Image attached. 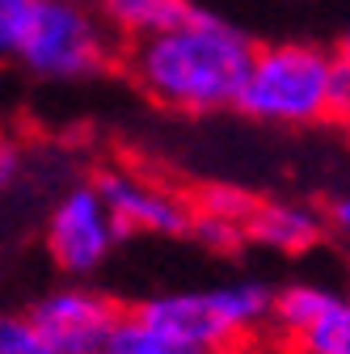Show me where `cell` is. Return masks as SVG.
<instances>
[{
	"mask_svg": "<svg viewBox=\"0 0 350 354\" xmlns=\"http://www.w3.org/2000/svg\"><path fill=\"white\" fill-rule=\"evenodd\" d=\"M98 9L106 13L118 38L140 42V38H152L169 26H178L194 5L190 0H98Z\"/></svg>",
	"mask_w": 350,
	"mask_h": 354,
	"instance_id": "9",
	"label": "cell"
},
{
	"mask_svg": "<svg viewBox=\"0 0 350 354\" xmlns=\"http://www.w3.org/2000/svg\"><path fill=\"white\" fill-rule=\"evenodd\" d=\"M0 354H59L38 333L30 313H0Z\"/></svg>",
	"mask_w": 350,
	"mask_h": 354,
	"instance_id": "12",
	"label": "cell"
},
{
	"mask_svg": "<svg viewBox=\"0 0 350 354\" xmlns=\"http://www.w3.org/2000/svg\"><path fill=\"white\" fill-rule=\"evenodd\" d=\"M98 354H144L140 333H136V317L122 313V317H118V325H114V333L106 337V346H102Z\"/></svg>",
	"mask_w": 350,
	"mask_h": 354,
	"instance_id": "15",
	"label": "cell"
},
{
	"mask_svg": "<svg viewBox=\"0 0 350 354\" xmlns=\"http://www.w3.org/2000/svg\"><path fill=\"white\" fill-rule=\"evenodd\" d=\"M34 5L38 0H0V55H13L21 51V38L34 21Z\"/></svg>",
	"mask_w": 350,
	"mask_h": 354,
	"instance_id": "14",
	"label": "cell"
},
{
	"mask_svg": "<svg viewBox=\"0 0 350 354\" xmlns=\"http://www.w3.org/2000/svg\"><path fill=\"white\" fill-rule=\"evenodd\" d=\"M118 317H122L118 304L93 287H84L80 279L42 291L30 304V321L59 354H98L114 333Z\"/></svg>",
	"mask_w": 350,
	"mask_h": 354,
	"instance_id": "6",
	"label": "cell"
},
{
	"mask_svg": "<svg viewBox=\"0 0 350 354\" xmlns=\"http://www.w3.org/2000/svg\"><path fill=\"white\" fill-rule=\"evenodd\" d=\"M136 313L165 337L182 342L199 354H224L237 342H245L253 329L270 325L275 287L257 279H232V283H215L199 291L152 295Z\"/></svg>",
	"mask_w": 350,
	"mask_h": 354,
	"instance_id": "2",
	"label": "cell"
},
{
	"mask_svg": "<svg viewBox=\"0 0 350 354\" xmlns=\"http://www.w3.org/2000/svg\"><path fill=\"white\" fill-rule=\"evenodd\" d=\"M114 59V30L98 0H38L17 64L42 80H84Z\"/></svg>",
	"mask_w": 350,
	"mask_h": 354,
	"instance_id": "4",
	"label": "cell"
},
{
	"mask_svg": "<svg viewBox=\"0 0 350 354\" xmlns=\"http://www.w3.org/2000/svg\"><path fill=\"white\" fill-rule=\"evenodd\" d=\"M329 219H333V228H338L342 236H350V194L333 203V215H329Z\"/></svg>",
	"mask_w": 350,
	"mask_h": 354,
	"instance_id": "17",
	"label": "cell"
},
{
	"mask_svg": "<svg viewBox=\"0 0 350 354\" xmlns=\"http://www.w3.org/2000/svg\"><path fill=\"white\" fill-rule=\"evenodd\" d=\"M291 350L300 354H350V291H325L313 321L291 337Z\"/></svg>",
	"mask_w": 350,
	"mask_h": 354,
	"instance_id": "11",
	"label": "cell"
},
{
	"mask_svg": "<svg viewBox=\"0 0 350 354\" xmlns=\"http://www.w3.org/2000/svg\"><path fill=\"white\" fill-rule=\"evenodd\" d=\"M249 198L237 194V190H211L203 211L194 215V236L207 245V249H237L245 236H249Z\"/></svg>",
	"mask_w": 350,
	"mask_h": 354,
	"instance_id": "10",
	"label": "cell"
},
{
	"mask_svg": "<svg viewBox=\"0 0 350 354\" xmlns=\"http://www.w3.org/2000/svg\"><path fill=\"white\" fill-rule=\"evenodd\" d=\"M257 47L241 26L211 9H190L178 26L131 42V76L152 102L178 114L237 110Z\"/></svg>",
	"mask_w": 350,
	"mask_h": 354,
	"instance_id": "1",
	"label": "cell"
},
{
	"mask_svg": "<svg viewBox=\"0 0 350 354\" xmlns=\"http://www.w3.org/2000/svg\"><path fill=\"white\" fill-rule=\"evenodd\" d=\"M329 118L350 127V34L329 51Z\"/></svg>",
	"mask_w": 350,
	"mask_h": 354,
	"instance_id": "13",
	"label": "cell"
},
{
	"mask_svg": "<svg viewBox=\"0 0 350 354\" xmlns=\"http://www.w3.org/2000/svg\"><path fill=\"white\" fill-rule=\"evenodd\" d=\"M118 236H122V228L93 182L68 186L55 198V207L47 211V228H42V241H47L55 270H64L72 279L102 270L118 245Z\"/></svg>",
	"mask_w": 350,
	"mask_h": 354,
	"instance_id": "5",
	"label": "cell"
},
{
	"mask_svg": "<svg viewBox=\"0 0 350 354\" xmlns=\"http://www.w3.org/2000/svg\"><path fill=\"white\" fill-rule=\"evenodd\" d=\"M346 291H350V287H346Z\"/></svg>",
	"mask_w": 350,
	"mask_h": 354,
	"instance_id": "19",
	"label": "cell"
},
{
	"mask_svg": "<svg viewBox=\"0 0 350 354\" xmlns=\"http://www.w3.org/2000/svg\"><path fill=\"white\" fill-rule=\"evenodd\" d=\"M21 173H26V156H21L17 148H0V194L17 190Z\"/></svg>",
	"mask_w": 350,
	"mask_h": 354,
	"instance_id": "16",
	"label": "cell"
},
{
	"mask_svg": "<svg viewBox=\"0 0 350 354\" xmlns=\"http://www.w3.org/2000/svg\"><path fill=\"white\" fill-rule=\"evenodd\" d=\"M93 186L110 203L122 232H148V236H186V232H194L190 203L169 194L156 182H148L136 169H102L93 177Z\"/></svg>",
	"mask_w": 350,
	"mask_h": 354,
	"instance_id": "7",
	"label": "cell"
},
{
	"mask_svg": "<svg viewBox=\"0 0 350 354\" xmlns=\"http://www.w3.org/2000/svg\"><path fill=\"white\" fill-rule=\"evenodd\" d=\"M237 110L266 127H313L329 118V51L313 42L257 47Z\"/></svg>",
	"mask_w": 350,
	"mask_h": 354,
	"instance_id": "3",
	"label": "cell"
},
{
	"mask_svg": "<svg viewBox=\"0 0 350 354\" xmlns=\"http://www.w3.org/2000/svg\"><path fill=\"white\" fill-rule=\"evenodd\" d=\"M287 354H300V350H287Z\"/></svg>",
	"mask_w": 350,
	"mask_h": 354,
	"instance_id": "18",
	"label": "cell"
},
{
	"mask_svg": "<svg viewBox=\"0 0 350 354\" xmlns=\"http://www.w3.org/2000/svg\"><path fill=\"white\" fill-rule=\"evenodd\" d=\"M249 236L275 253H308L325 236V215L308 203H266L253 207Z\"/></svg>",
	"mask_w": 350,
	"mask_h": 354,
	"instance_id": "8",
	"label": "cell"
}]
</instances>
